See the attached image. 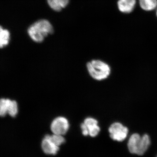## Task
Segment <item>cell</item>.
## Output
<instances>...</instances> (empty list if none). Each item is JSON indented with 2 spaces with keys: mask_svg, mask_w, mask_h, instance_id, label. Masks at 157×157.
<instances>
[{
  "mask_svg": "<svg viewBox=\"0 0 157 157\" xmlns=\"http://www.w3.org/2000/svg\"><path fill=\"white\" fill-rule=\"evenodd\" d=\"M51 24L46 19H41L34 23L28 29L29 36L34 42L41 43L48 35L53 33Z\"/></svg>",
  "mask_w": 157,
  "mask_h": 157,
  "instance_id": "cell-1",
  "label": "cell"
},
{
  "mask_svg": "<svg viewBox=\"0 0 157 157\" xmlns=\"http://www.w3.org/2000/svg\"><path fill=\"white\" fill-rule=\"evenodd\" d=\"M86 68L92 78L101 81L109 77L111 68L108 64L99 59H94L87 63Z\"/></svg>",
  "mask_w": 157,
  "mask_h": 157,
  "instance_id": "cell-2",
  "label": "cell"
},
{
  "mask_svg": "<svg viewBox=\"0 0 157 157\" xmlns=\"http://www.w3.org/2000/svg\"><path fill=\"white\" fill-rule=\"evenodd\" d=\"M150 143V138L148 135L145 134L141 137L137 133H135L129 138L128 147L131 153L142 155L148 148Z\"/></svg>",
  "mask_w": 157,
  "mask_h": 157,
  "instance_id": "cell-3",
  "label": "cell"
},
{
  "mask_svg": "<svg viewBox=\"0 0 157 157\" xmlns=\"http://www.w3.org/2000/svg\"><path fill=\"white\" fill-rule=\"evenodd\" d=\"M19 113V105L16 100L11 98H0V117L7 116L12 118L17 117Z\"/></svg>",
  "mask_w": 157,
  "mask_h": 157,
  "instance_id": "cell-4",
  "label": "cell"
},
{
  "mask_svg": "<svg viewBox=\"0 0 157 157\" xmlns=\"http://www.w3.org/2000/svg\"><path fill=\"white\" fill-rule=\"evenodd\" d=\"M81 128L82 135L84 136L90 135L92 137H96L101 131L98 121L91 117H88L84 120L81 124Z\"/></svg>",
  "mask_w": 157,
  "mask_h": 157,
  "instance_id": "cell-5",
  "label": "cell"
},
{
  "mask_svg": "<svg viewBox=\"0 0 157 157\" xmlns=\"http://www.w3.org/2000/svg\"><path fill=\"white\" fill-rule=\"evenodd\" d=\"M109 135L111 138L116 141H123L126 138L128 133V129L119 122L112 124L109 128Z\"/></svg>",
  "mask_w": 157,
  "mask_h": 157,
  "instance_id": "cell-6",
  "label": "cell"
},
{
  "mask_svg": "<svg viewBox=\"0 0 157 157\" xmlns=\"http://www.w3.org/2000/svg\"><path fill=\"white\" fill-rule=\"evenodd\" d=\"M70 128V124L67 118L58 117L52 121L50 129L53 134L63 135L67 132Z\"/></svg>",
  "mask_w": 157,
  "mask_h": 157,
  "instance_id": "cell-7",
  "label": "cell"
},
{
  "mask_svg": "<svg viewBox=\"0 0 157 157\" xmlns=\"http://www.w3.org/2000/svg\"><path fill=\"white\" fill-rule=\"evenodd\" d=\"M42 148L43 152L47 155H55L59 149V147L53 143L50 138V135H45L42 142Z\"/></svg>",
  "mask_w": 157,
  "mask_h": 157,
  "instance_id": "cell-8",
  "label": "cell"
},
{
  "mask_svg": "<svg viewBox=\"0 0 157 157\" xmlns=\"http://www.w3.org/2000/svg\"><path fill=\"white\" fill-rule=\"evenodd\" d=\"M136 4V0H119L118 8L123 13H129L134 10Z\"/></svg>",
  "mask_w": 157,
  "mask_h": 157,
  "instance_id": "cell-9",
  "label": "cell"
},
{
  "mask_svg": "<svg viewBox=\"0 0 157 157\" xmlns=\"http://www.w3.org/2000/svg\"><path fill=\"white\" fill-rule=\"evenodd\" d=\"M11 33L8 29L4 28L0 25V49L6 48L10 44Z\"/></svg>",
  "mask_w": 157,
  "mask_h": 157,
  "instance_id": "cell-10",
  "label": "cell"
},
{
  "mask_svg": "<svg viewBox=\"0 0 157 157\" xmlns=\"http://www.w3.org/2000/svg\"><path fill=\"white\" fill-rule=\"evenodd\" d=\"M141 9L147 11L154 10L157 8V0H139Z\"/></svg>",
  "mask_w": 157,
  "mask_h": 157,
  "instance_id": "cell-11",
  "label": "cell"
},
{
  "mask_svg": "<svg viewBox=\"0 0 157 157\" xmlns=\"http://www.w3.org/2000/svg\"><path fill=\"white\" fill-rule=\"evenodd\" d=\"M50 138L55 144L59 147L65 142V139L63 135L53 134L50 135Z\"/></svg>",
  "mask_w": 157,
  "mask_h": 157,
  "instance_id": "cell-12",
  "label": "cell"
},
{
  "mask_svg": "<svg viewBox=\"0 0 157 157\" xmlns=\"http://www.w3.org/2000/svg\"><path fill=\"white\" fill-rule=\"evenodd\" d=\"M48 6L54 11H59L62 8L59 4L58 0H47Z\"/></svg>",
  "mask_w": 157,
  "mask_h": 157,
  "instance_id": "cell-13",
  "label": "cell"
},
{
  "mask_svg": "<svg viewBox=\"0 0 157 157\" xmlns=\"http://www.w3.org/2000/svg\"><path fill=\"white\" fill-rule=\"evenodd\" d=\"M58 1L62 9L66 8L69 3V0H58Z\"/></svg>",
  "mask_w": 157,
  "mask_h": 157,
  "instance_id": "cell-14",
  "label": "cell"
},
{
  "mask_svg": "<svg viewBox=\"0 0 157 157\" xmlns=\"http://www.w3.org/2000/svg\"><path fill=\"white\" fill-rule=\"evenodd\" d=\"M156 15H157V11H156Z\"/></svg>",
  "mask_w": 157,
  "mask_h": 157,
  "instance_id": "cell-15",
  "label": "cell"
}]
</instances>
